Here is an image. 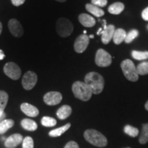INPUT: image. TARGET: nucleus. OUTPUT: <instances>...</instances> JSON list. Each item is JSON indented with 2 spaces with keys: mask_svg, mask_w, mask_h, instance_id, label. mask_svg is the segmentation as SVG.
<instances>
[{
  "mask_svg": "<svg viewBox=\"0 0 148 148\" xmlns=\"http://www.w3.org/2000/svg\"><path fill=\"white\" fill-rule=\"evenodd\" d=\"M84 82L89 86L92 92L95 95L101 93L104 87V79L99 73L90 72L84 77Z\"/></svg>",
  "mask_w": 148,
  "mask_h": 148,
  "instance_id": "1",
  "label": "nucleus"
},
{
  "mask_svg": "<svg viewBox=\"0 0 148 148\" xmlns=\"http://www.w3.org/2000/svg\"><path fill=\"white\" fill-rule=\"evenodd\" d=\"M72 91L75 97L80 100L86 101L92 96V90L84 82L76 81L72 85Z\"/></svg>",
  "mask_w": 148,
  "mask_h": 148,
  "instance_id": "2",
  "label": "nucleus"
},
{
  "mask_svg": "<svg viewBox=\"0 0 148 148\" xmlns=\"http://www.w3.org/2000/svg\"><path fill=\"white\" fill-rule=\"evenodd\" d=\"M84 136L88 143L97 147H104L108 143L106 138L95 130H87L84 132Z\"/></svg>",
  "mask_w": 148,
  "mask_h": 148,
  "instance_id": "3",
  "label": "nucleus"
},
{
  "mask_svg": "<svg viewBox=\"0 0 148 148\" xmlns=\"http://www.w3.org/2000/svg\"><path fill=\"white\" fill-rule=\"evenodd\" d=\"M121 67L124 76L131 82H136L138 79V74L134 62L131 60L126 59L121 63Z\"/></svg>",
  "mask_w": 148,
  "mask_h": 148,
  "instance_id": "4",
  "label": "nucleus"
},
{
  "mask_svg": "<svg viewBox=\"0 0 148 148\" xmlns=\"http://www.w3.org/2000/svg\"><path fill=\"white\" fill-rule=\"evenodd\" d=\"M56 31L61 37H67L71 34L73 31V25L69 19L60 18L56 22Z\"/></svg>",
  "mask_w": 148,
  "mask_h": 148,
  "instance_id": "5",
  "label": "nucleus"
},
{
  "mask_svg": "<svg viewBox=\"0 0 148 148\" xmlns=\"http://www.w3.org/2000/svg\"><path fill=\"white\" fill-rule=\"evenodd\" d=\"M3 72L5 75L13 80H16L21 77V70L17 64L10 62H7L3 66Z\"/></svg>",
  "mask_w": 148,
  "mask_h": 148,
  "instance_id": "6",
  "label": "nucleus"
},
{
  "mask_svg": "<svg viewBox=\"0 0 148 148\" xmlns=\"http://www.w3.org/2000/svg\"><path fill=\"white\" fill-rule=\"evenodd\" d=\"M95 63L101 67H106L112 63V57L110 53L103 49H98L95 55Z\"/></svg>",
  "mask_w": 148,
  "mask_h": 148,
  "instance_id": "7",
  "label": "nucleus"
},
{
  "mask_svg": "<svg viewBox=\"0 0 148 148\" xmlns=\"http://www.w3.org/2000/svg\"><path fill=\"white\" fill-rule=\"evenodd\" d=\"M38 77L34 71H28L24 74L22 78V85L25 90H31L36 84Z\"/></svg>",
  "mask_w": 148,
  "mask_h": 148,
  "instance_id": "8",
  "label": "nucleus"
},
{
  "mask_svg": "<svg viewBox=\"0 0 148 148\" xmlns=\"http://www.w3.org/2000/svg\"><path fill=\"white\" fill-rule=\"evenodd\" d=\"M89 43V36L86 34H81L75 39L74 42V50L81 53L86 50Z\"/></svg>",
  "mask_w": 148,
  "mask_h": 148,
  "instance_id": "9",
  "label": "nucleus"
},
{
  "mask_svg": "<svg viewBox=\"0 0 148 148\" xmlns=\"http://www.w3.org/2000/svg\"><path fill=\"white\" fill-rule=\"evenodd\" d=\"M62 96L60 92L57 91L48 92L44 95L43 100L49 106H55L62 101Z\"/></svg>",
  "mask_w": 148,
  "mask_h": 148,
  "instance_id": "10",
  "label": "nucleus"
},
{
  "mask_svg": "<svg viewBox=\"0 0 148 148\" xmlns=\"http://www.w3.org/2000/svg\"><path fill=\"white\" fill-rule=\"evenodd\" d=\"M8 28L11 34L14 37H21L23 35V28L22 27L21 23L15 19V18H12L8 22Z\"/></svg>",
  "mask_w": 148,
  "mask_h": 148,
  "instance_id": "11",
  "label": "nucleus"
},
{
  "mask_svg": "<svg viewBox=\"0 0 148 148\" xmlns=\"http://www.w3.org/2000/svg\"><path fill=\"white\" fill-rule=\"evenodd\" d=\"M21 110L24 114L27 116H31V117H35L38 116L39 114L38 109L33 106L32 104H29L28 103H23L21 105Z\"/></svg>",
  "mask_w": 148,
  "mask_h": 148,
  "instance_id": "12",
  "label": "nucleus"
},
{
  "mask_svg": "<svg viewBox=\"0 0 148 148\" xmlns=\"http://www.w3.org/2000/svg\"><path fill=\"white\" fill-rule=\"evenodd\" d=\"M23 141V136L20 134H14L7 138L5 140V146L7 147H14L19 145Z\"/></svg>",
  "mask_w": 148,
  "mask_h": 148,
  "instance_id": "13",
  "label": "nucleus"
},
{
  "mask_svg": "<svg viewBox=\"0 0 148 148\" xmlns=\"http://www.w3.org/2000/svg\"><path fill=\"white\" fill-rule=\"evenodd\" d=\"M115 27L113 25H109L101 32V41L103 44H108L113 37Z\"/></svg>",
  "mask_w": 148,
  "mask_h": 148,
  "instance_id": "14",
  "label": "nucleus"
},
{
  "mask_svg": "<svg viewBox=\"0 0 148 148\" xmlns=\"http://www.w3.org/2000/svg\"><path fill=\"white\" fill-rule=\"evenodd\" d=\"M78 19L79 23H80L83 26L87 27H93L95 25L96 21L95 19L92 16H91L89 14L82 13L80 14L78 16Z\"/></svg>",
  "mask_w": 148,
  "mask_h": 148,
  "instance_id": "15",
  "label": "nucleus"
},
{
  "mask_svg": "<svg viewBox=\"0 0 148 148\" xmlns=\"http://www.w3.org/2000/svg\"><path fill=\"white\" fill-rule=\"evenodd\" d=\"M126 32L123 29L118 28L115 29L114 32V35L112 38L113 41L116 45H119L122 42L125 41V37H126Z\"/></svg>",
  "mask_w": 148,
  "mask_h": 148,
  "instance_id": "16",
  "label": "nucleus"
},
{
  "mask_svg": "<svg viewBox=\"0 0 148 148\" xmlns=\"http://www.w3.org/2000/svg\"><path fill=\"white\" fill-rule=\"evenodd\" d=\"M72 109L71 106H68V105H63L60 107V108L57 110L56 115L59 119L61 120H63L69 117L70 114H71Z\"/></svg>",
  "mask_w": 148,
  "mask_h": 148,
  "instance_id": "17",
  "label": "nucleus"
},
{
  "mask_svg": "<svg viewBox=\"0 0 148 148\" xmlns=\"http://www.w3.org/2000/svg\"><path fill=\"white\" fill-rule=\"evenodd\" d=\"M86 10L97 17H100V16L104 15V11L102 9L92 4V3H87L86 5Z\"/></svg>",
  "mask_w": 148,
  "mask_h": 148,
  "instance_id": "18",
  "label": "nucleus"
},
{
  "mask_svg": "<svg viewBox=\"0 0 148 148\" xmlns=\"http://www.w3.org/2000/svg\"><path fill=\"white\" fill-rule=\"evenodd\" d=\"M21 126L28 131H35L38 127L37 123L34 121L29 119H24L21 122Z\"/></svg>",
  "mask_w": 148,
  "mask_h": 148,
  "instance_id": "19",
  "label": "nucleus"
},
{
  "mask_svg": "<svg viewBox=\"0 0 148 148\" xmlns=\"http://www.w3.org/2000/svg\"><path fill=\"white\" fill-rule=\"evenodd\" d=\"M124 4L121 2H115L111 4L108 8V12L112 14H119L124 10Z\"/></svg>",
  "mask_w": 148,
  "mask_h": 148,
  "instance_id": "20",
  "label": "nucleus"
},
{
  "mask_svg": "<svg viewBox=\"0 0 148 148\" xmlns=\"http://www.w3.org/2000/svg\"><path fill=\"white\" fill-rule=\"evenodd\" d=\"M71 127V123H67V124L63 125V126L58 127V128L53 130L49 132V135L51 137H57V136H60V135H62L63 133H64L67 130L69 127Z\"/></svg>",
  "mask_w": 148,
  "mask_h": 148,
  "instance_id": "21",
  "label": "nucleus"
},
{
  "mask_svg": "<svg viewBox=\"0 0 148 148\" xmlns=\"http://www.w3.org/2000/svg\"><path fill=\"white\" fill-rule=\"evenodd\" d=\"M14 121L12 119H5L0 123V134H3L13 126Z\"/></svg>",
  "mask_w": 148,
  "mask_h": 148,
  "instance_id": "22",
  "label": "nucleus"
},
{
  "mask_svg": "<svg viewBox=\"0 0 148 148\" xmlns=\"http://www.w3.org/2000/svg\"><path fill=\"white\" fill-rule=\"evenodd\" d=\"M8 101V95L6 92L0 90V112H4V109Z\"/></svg>",
  "mask_w": 148,
  "mask_h": 148,
  "instance_id": "23",
  "label": "nucleus"
},
{
  "mask_svg": "<svg viewBox=\"0 0 148 148\" xmlns=\"http://www.w3.org/2000/svg\"><path fill=\"white\" fill-rule=\"evenodd\" d=\"M140 144H145L148 142V123H145L142 127L141 134L139 137Z\"/></svg>",
  "mask_w": 148,
  "mask_h": 148,
  "instance_id": "24",
  "label": "nucleus"
},
{
  "mask_svg": "<svg viewBox=\"0 0 148 148\" xmlns=\"http://www.w3.org/2000/svg\"><path fill=\"white\" fill-rule=\"evenodd\" d=\"M133 58L137 60H144L148 58V51H140L133 50L132 51Z\"/></svg>",
  "mask_w": 148,
  "mask_h": 148,
  "instance_id": "25",
  "label": "nucleus"
},
{
  "mask_svg": "<svg viewBox=\"0 0 148 148\" xmlns=\"http://www.w3.org/2000/svg\"><path fill=\"white\" fill-rule=\"evenodd\" d=\"M136 71L138 75H146L148 74V61L140 63L136 67Z\"/></svg>",
  "mask_w": 148,
  "mask_h": 148,
  "instance_id": "26",
  "label": "nucleus"
},
{
  "mask_svg": "<svg viewBox=\"0 0 148 148\" xmlns=\"http://www.w3.org/2000/svg\"><path fill=\"white\" fill-rule=\"evenodd\" d=\"M56 123V120L50 116H43L41 119L42 125L45 127H53Z\"/></svg>",
  "mask_w": 148,
  "mask_h": 148,
  "instance_id": "27",
  "label": "nucleus"
},
{
  "mask_svg": "<svg viewBox=\"0 0 148 148\" xmlns=\"http://www.w3.org/2000/svg\"><path fill=\"white\" fill-rule=\"evenodd\" d=\"M124 132L130 136L135 137L138 134V130L132 125H126L124 127Z\"/></svg>",
  "mask_w": 148,
  "mask_h": 148,
  "instance_id": "28",
  "label": "nucleus"
},
{
  "mask_svg": "<svg viewBox=\"0 0 148 148\" xmlns=\"http://www.w3.org/2000/svg\"><path fill=\"white\" fill-rule=\"evenodd\" d=\"M138 35V31L137 29H132L126 34V37H125V42L126 43H130L134 40V39L136 38Z\"/></svg>",
  "mask_w": 148,
  "mask_h": 148,
  "instance_id": "29",
  "label": "nucleus"
},
{
  "mask_svg": "<svg viewBox=\"0 0 148 148\" xmlns=\"http://www.w3.org/2000/svg\"><path fill=\"white\" fill-rule=\"evenodd\" d=\"M23 148H34V140L30 136H26L23 140Z\"/></svg>",
  "mask_w": 148,
  "mask_h": 148,
  "instance_id": "30",
  "label": "nucleus"
},
{
  "mask_svg": "<svg viewBox=\"0 0 148 148\" xmlns=\"http://www.w3.org/2000/svg\"><path fill=\"white\" fill-rule=\"evenodd\" d=\"M107 3H108V0H91L92 4L99 7V8L106 6Z\"/></svg>",
  "mask_w": 148,
  "mask_h": 148,
  "instance_id": "31",
  "label": "nucleus"
},
{
  "mask_svg": "<svg viewBox=\"0 0 148 148\" xmlns=\"http://www.w3.org/2000/svg\"><path fill=\"white\" fill-rule=\"evenodd\" d=\"M64 148H79V145L75 141H69L66 144Z\"/></svg>",
  "mask_w": 148,
  "mask_h": 148,
  "instance_id": "32",
  "label": "nucleus"
},
{
  "mask_svg": "<svg viewBox=\"0 0 148 148\" xmlns=\"http://www.w3.org/2000/svg\"><path fill=\"white\" fill-rule=\"evenodd\" d=\"M141 16H142V18H143V20L148 21V7H147V8H145L143 10Z\"/></svg>",
  "mask_w": 148,
  "mask_h": 148,
  "instance_id": "33",
  "label": "nucleus"
},
{
  "mask_svg": "<svg viewBox=\"0 0 148 148\" xmlns=\"http://www.w3.org/2000/svg\"><path fill=\"white\" fill-rule=\"evenodd\" d=\"M25 0H11L12 3L15 6H19L22 4H23Z\"/></svg>",
  "mask_w": 148,
  "mask_h": 148,
  "instance_id": "34",
  "label": "nucleus"
},
{
  "mask_svg": "<svg viewBox=\"0 0 148 148\" xmlns=\"http://www.w3.org/2000/svg\"><path fill=\"white\" fill-rule=\"evenodd\" d=\"M5 56L4 54V53H3V51L0 49V60H3V59L5 58Z\"/></svg>",
  "mask_w": 148,
  "mask_h": 148,
  "instance_id": "35",
  "label": "nucleus"
},
{
  "mask_svg": "<svg viewBox=\"0 0 148 148\" xmlns=\"http://www.w3.org/2000/svg\"><path fill=\"white\" fill-rule=\"evenodd\" d=\"M1 32H2V24L0 22V35L1 34Z\"/></svg>",
  "mask_w": 148,
  "mask_h": 148,
  "instance_id": "36",
  "label": "nucleus"
},
{
  "mask_svg": "<svg viewBox=\"0 0 148 148\" xmlns=\"http://www.w3.org/2000/svg\"><path fill=\"white\" fill-rule=\"evenodd\" d=\"M145 108L146 110H148V101H147V102H146V103H145Z\"/></svg>",
  "mask_w": 148,
  "mask_h": 148,
  "instance_id": "37",
  "label": "nucleus"
},
{
  "mask_svg": "<svg viewBox=\"0 0 148 148\" xmlns=\"http://www.w3.org/2000/svg\"><path fill=\"white\" fill-rule=\"evenodd\" d=\"M3 114H4V112H0V119H1V118L3 116Z\"/></svg>",
  "mask_w": 148,
  "mask_h": 148,
  "instance_id": "38",
  "label": "nucleus"
},
{
  "mask_svg": "<svg viewBox=\"0 0 148 148\" xmlns=\"http://www.w3.org/2000/svg\"><path fill=\"white\" fill-rule=\"evenodd\" d=\"M56 1H60V2H64V1H66V0H56Z\"/></svg>",
  "mask_w": 148,
  "mask_h": 148,
  "instance_id": "39",
  "label": "nucleus"
},
{
  "mask_svg": "<svg viewBox=\"0 0 148 148\" xmlns=\"http://www.w3.org/2000/svg\"><path fill=\"white\" fill-rule=\"evenodd\" d=\"M89 38H94V36H93V35H90V36H89Z\"/></svg>",
  "mask_w": 148,
  "mask_h": 148,
  "instance_id": "40",
  "label": "nucleus"
},
{
  "mask_svg": "<svg viewBox=\"0 0 148 148\" xmlns=\"http://www.w3.org/2000/svg\"><path fill=\"white\" fill-rule=\"evenodd\" d=\"M86 30H84V34H86Z\"/></svg>",
  "mask_w": 148,
  "mask_h": 148,
  "instance_id": "41",
  "label": "nucleus"
},
{
  "mask_svg": "<svg viewBox=\"0 0 148 148\" xmlns=\"http://www.w3.org/2000/svg\"><path fill=\"white\" fill-rule=\"evenodd\" d=\"M147 29H148V25H147Z\"/></svg>",
  "mask_w": 148,
  "mask_h": 148,
  "instance_id": "42",
  "label": "nucleus"
},
{
  "mask_svg": "<svg viewBox=\"0 0 148 148\" xmlns=\"http://www.w3.org/2000/svg\"><path fill=\"white\" fill-rule=\"evenodd\" d=\"M127 148H130V147H127Z\"/></svg>",
  "mask_w": 148,
  "mask_h": 148,
  "instance_id": "43",
  "label": "nucleus"
}]
</instances>
